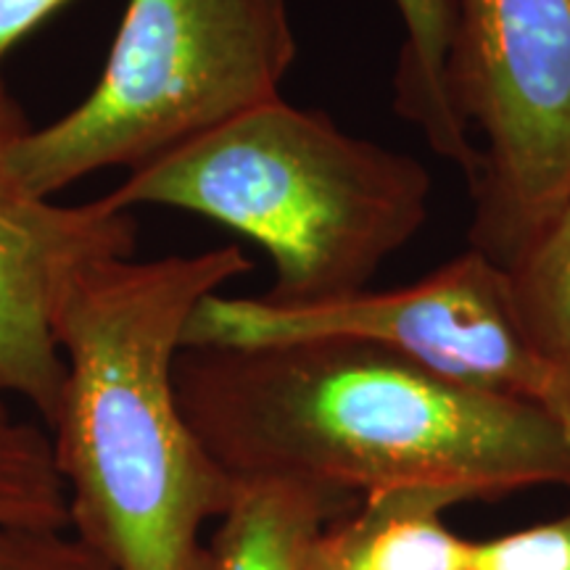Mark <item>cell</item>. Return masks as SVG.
<instances>
[{"label":"cell","mask_w":570,"mask_h":570,"mask_svg":"<svg viewBox=\"0 0 570 570\" xmlns=\"http://www.w3.org/2000/svg\"><path fill=\"white\" fill-rule=\"evenodd\" d=\"M175 389L190 431L235 481L294 479L354 497L570 489V425L558 415L367 341L183 346Z\"/></svg>","instance_id":"obj_1"},{"label":"cell","mask_w":570,"mask_h":570,"mask_svg":"<svg viewBox=\"0 0 570 570\" xmlns=\"http://www.w3.org/2000/svg\"><path fill=\"white\" fill-rule=\"evenodd\" d=\"M252 273L238 246L194 256L90 262L53 309L67 375L51 431L69 529L114 570H206L204 525L235 479L190 431L175 360L190 315Z\"/></svg>","instance_id":"obj_2"},{"label":"cell","mask_w":570,"mask_h":570,"mask_svg":"<svg viewBox=\"0 0 570 570\" xmlns=\"http://www.w3.org/2000/svg\"><path fill=\"white\" fill-rule=\"evenodd\" d=\"M431 190L417 156L275 98L132 169L104 202L173 206L246 235L275 267L259 302L312 309L365 294L425 227Z\"/></svg>","instance_id":"obj_3"},{"label":"cell","mask_w":570,"mask_h":570,"mask_svg":"<svg viewBox=\"0 0 570 570\" xmlns=\"http://www.w3.org/2000/svg\"><path fill=\"white\" fill-rule=\"evenodd\" d=\"M298 53L288 0H130L96 88L9 146V169L51 198L98 169H132L281 98Z\"/></svg>","instance_id":"obj_4"},{"label":"cell","mask_w":570,"mask_h":570,"mask_svg":"<svg viewBox=\"0 0 570 570\" xmlns=\"http://www.w3.org/2000/svg\"><path fill=\"white\" fill-rule=\"evenodd\" d=\"M446 88L487 138L468 244L508 269L570 202V0H452Z\"/></svg>","instance_id":"obj_5"},{"label":"cell","mask_w":570,"mask_h":570,"mask_svg":"<svg viewBox=\"0 0 570 570\" xmlns=\"http://www.w3.org/2000/svg\"><path fill=\"white\" fill-rule=\"evenodd\" d=\"M304 338H356L386 346L460 386L520 399L570 425L558 386L531 354L512 312L508 269L468 248L407 288L312 309H275L259 298L206 296L183 346H256Z\"/></svg>","instance_id":"obj_6"},{"label":"cell","mask_w":570,"mask_h":570,"mask_svg":"<svg viewBox=\"0 0 570 570\" xmlns=\"http://www.w3.org/2000/svg\"><path fill=\"white\" fill-rule=\"evenodd\" d=\"M30 130L13 98L0 101V389L24 399L51 428L67 365L53 309L90 262L132 256L138 223L104 198L61 206L35 196L9 169V146Z\"/></svg>","instance_id":"obj_7"},{"label":"cell","mask_w":570,"mask_h":570,"mask_svg":"<svg viewBox=\"0 0 570 570\" xmlns=\"http://www.w3.org/2000/svg\"><path fill=\"white\" fill-rule=\"evenodd\" d=\"M473 494L452 487H394L365 494L327 523L304 570H468L470 544L444 512Z\"/></svg>","instance_id":"obj_8"},{"label":"cell","mask_w":570,"mask_h":570,"mask_svg":"<svg viewBox=\"0 0 570 570\" xmlns=\"http://www.w3.org/2000/svg\"><path fill=\"white\" fill-rule=\"evenodd\" d=\"M360 502L346 491L294 479L235 481L206 544V570H304L312 544Z\"/></svg>","instance_id":"obj_9"},{"label":"cell","mask_w":570,"mask_h":570,"mask_svg":"<svg viewBox=\"0 0 570 570\" xmlns=\"http://www.w3.org/2000/svg\"><path fill=\"white\" fill-rule=\"evenodd\" d=\"M404 46L394 77V106L423 132L441 159H460L470 146L468 127L449 101L446 59L452 42V0H394Z\"/></svg>","instance_id":"obj_10"},{"label":"cell","mask_w":570,"mask_h":570,"mask_svg":"<svg viewBox=\"0 0 570 570\" xmlns=\"http://www.w3.org/2000/svg\"><path fill=\"white\" fill-rule=\"evenodd\" d=\"M512 312L570 415V202L508 267Z\"/></svg>","instance_id":"obj_11"},{"label":"cell","mask_w":570,"mask_h":570,"mask_svg":"<svg viewBox=\"0 0 570 570\" xmlns=\"http://www.w3.org/2000/svg\"><path fill=\"white\" fill-rule=\"evenodd\" d=\"M0 529L71 531L69 499L53 462L51 433L19 415L0 389Z\"/></svg>","instance_id":"obj_12"},{"label":"cell","mask_w":570,"mask_h":570,"mask_svg":"<svg viewBox=\"0 0 570 570\" xmlns=\"http://www.w3.org/2000/svg\"><path fill=\"white\" fill-rule=\"evenodd\" d=\"M468 570H570V510L525 531L473 541Z\"/></svg>","instance_id":"obj_13"},{"label":"cell","mask_w":570,"mask_h":570,"mask_svg":"<svg viewBox=\"0 0 570 570\" xmlns=\"http://www.w3.org/2000/svg\"><path fill=\"white\" fill-rule=\"evenodd\" d=\"M0 570H114L71 531L0 529Z\"/></svg>","instance_id":"obj_14"},{"label":"cell","mask_w":570,"mask_h":570,"mask_svg":"<svg viewBox=\"0 0 570 570\" xmlns=\"http://www.w3.org/2000/svg\"><path fill=\"white\" fill-rule=\"evenodd\" d=\"M69 3L71 0H0V63L13 46L30 38L38 27ZM3 98H9V90L0 80V101Z\"/></svg>","instance_id":"obj_15"}]
</instances>
